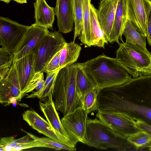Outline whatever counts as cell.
I'll use <instances>...</instances> for the list:
<instances>
[{
    "mask_svg": "<svg viewBox=\"0 0 151 151\" xmlns=\"http://www.w3.org/2000/svg\"><path fill=\"white\" fill-rule=\"evenodd\" d=\"M76 80V92L80 98L85 93L97 86L88 75L81 63H77Z\"/></svg>",
    "mask_w": 151,
    "mask_h": 151,
    "instance_id": "obj_22",
    "label": "cell"
},
{
    "mask_svg": "<svg viewBox=\"0 0 151 151\" xmlns=\"http://www.w3.org/2000/svg\"><path fill=\"white\" fill-rule=\"evenodd\" d=\"M125 37L126 42L137 45L146 50V36L137 29L131 22L127 19L123 32Z\"/></svg>",
    "mask_w": 151,
    "mask_h": 151,
    "instance_id": "obj_23",
    "label": "cell"
},
{
    "mask_svg": "<svg viewBox=\"0 0 151 151\" xmlns=\"http://www.w3.org/2000/svg\"><path fill=\"white\" fill-rule=\"evenodd\" d=\"M151 4V0H147Z\"/></svg>",
    "mask_w": 151,
    "mask_h": 151,
    "instance_id": "obj_38",
    "label": "cell"
},
{
    "mask_svg": "<svg viewBox=\"0 0 151 151\" xmlns=\"http://www.w3.org/2000/svg\"><path fill=\"white\" fill-rule=\"evenodd\" d=\"M91 0H84L83 5V22L79 39L85 45H91L90 19V7Z\"/></svg>",
    "mask_w": 151,
    "mask_h": 151,
    "instance_id": "obj_25",
    "label": "cell"
},
{
    "mask_svg": "<svg viewBox=\"0 0 151 151\" xmlns=\"http://www.w3.org/2000/svg\"><path fill=\"white\" fill-rule=\"evenodd\" d=\"M59 70H57L47 73L43 89L37 98L40 99H44L52 93L56 78Z\"/></svg>",
    "mask_w": 151,
    "mask_h": 151,
    "instance_id": "obj_30",
    "label": "cell"
},
{
    "mask_svg": "<svg viewBox=\"0 0 151 151\" xmlns=\"http://www.w3.org/2000/svg\"><path fill=\"white\" fill-rule=\"evenodd\" d=\"M35 55L30 54L14 62L18 75L21 90L23 94L35 73Z\"/></svg>",
    "mask_w": 151,
    "mask_h": 151,
    "instance_id": "obj_16",
    "label": "cell"
},
{
    "mask_svg": "<svg viewBox=\"0 0 151 151\" xmlns=\"http://www.w3.org/2000/svg\"><path fill=\"white\" fill-rule=\"evenodd\" d=\"M17 3L19 4H23L27 3V0H13Z\"/></svg>",
    "mask_w": 151,
    "mask_h": 151,
    "instance_id": "obj_36",
    "label": "cell"
},
{
    "mask_svg": "<svg viewBox=\"0 0 151 151\" xmlns=\"http://www.w3.org/2000/svg\"><path fill=\"white\" fill-rule=\"evenodd\" d=\"M91 44L92 46L104 48L108 42L106 40L98 20L97 9L91 3L90 5Z\"/></svg>",
    "mask_w": 151,
    "mask_h": 151,
    "instance_id": "obj_20",
    "label": "cell"
},
{
    "mask_svg": "<svg viewBox=\"0 0 151 151\" xmlns=\"http://www.w3.org/2000/svg\"><path fill=\"white\" fill-rule=\"evenodd\" d=\"M81 47L74 41L66 42L60 53V68L68 67L74 63L79 56Z\"/></svg>",
    "mask_w": 151,
    "mask_h": 151,
    "instance_id": "obj_21",
    "label": "cell"
},
{
    "mask_svg": "<svg viewBox=\"0 0 151 151\" xmlns=\"http://www.w3.org/2000/svg\"><path fill=\"white\" fill-rule=\"evenodd\" d=\"M151 10V4L147 0H127V19L146 36L147 21Z\"/></svg>",
    "mask_w": 151,
    "mask_h": 151,
    "instance_id": "obj_12",
    "label": "cell"
},
{
    "mask_svg": "<svg viewBox=\"0 0 151 151\" xmlns=\"http://www.w3.org/2000/svg\"><path fill=\"white\" fill-rule=\"evenodd\" d=\"M14 61V55L2 47L0 49V79L8 72Z\"/></svg>",
    "mask_w": 151,
    "mask_h": 151,
    "instance_id": "obj_28",
    "label": "cell"
},
{
    "mask_svg": "<svg viewBox=\"0 0 151 151\" xmlns=\"http://www.w3.org/2000/svg\"><path fill=\"white\" fill-rule=\"evenodd\" d=\"M23 119L32 128L54 141L68 146L76 147V145L69 138L55 129L50 124L35 111L31 109L24 111Z\"/></svg>",
    "mask_w": 151,
    "mask_h": 151,
    "instance_id": "obj_10",
    "label": "cell"
},
{
    "mask_svg": "<svg viewBox=\"0 0 151 151\" xmlns=\"http://www.w3.org/2000/svg\"><path fill=\"white\" fill-rule=\"evenodd\" d=\"M31 27L0 17V44L2 47L14 53Z\"/></svg>",
    "mask_w": 151,
    "mask_h": 151,
    "instance_id": "obj_7",
    "label": "cell"
},
{
    "mask_svg": "<svg viewBox=\"0 0 151 151\" xmlns=\"http://www.w3.org/2000/svg\"><path fill=\"white\" fill-rule=\"evenodd\" d=\"M45 82L44 72H39L35 73L32 80L24 91V94L25 95L26 93L36 89L35 92L29 95L26 98H30L37 97L43 89Z\"/></svg>",
    "mask_w": 151,
    "mask_h": 151,
    "instance_id": "obj_26",
    "label": "cell"
},
{
    "mask_svg": "<svg viewBox=\"0 0 151 151\" xmlns=\"http://www.w3.org/2000/svg\"><path fill=\"white\" fill-rule=\"evenodd\" d=\"M116 61L133 78L151 75V53L137 45L120 43Z\"/></svg>",
    "mask_w": 151,
    "mask_h": 151,
    "instance_id": "obj_5",
    "label": "cell"
},
{
    "mask_svg": "<svg viewBox=\"0 0 151 151\" xmlns=\"http://www.w3.org/2000/svg\"><path fill=\"white\" fill-rule=\"evenodd\" d=\"M35 22L33 24L48 29H52L55 13L45 0H36L34 3Z\"/></svg>",
    "mask_w": 151,
    "mask_h": 151,
    "instance_id": "obj_19",
    "label": "cell"
},
{
    "mask_svg": "<svg viewBox=\"0 0 151 151\" xmlns=\"http://www.w3.org/2000/svg\"><path fill=\"white\" fill-rule=\"evenodd\" d=\"M98 101L99 110L120 113L151 127V75L103 89Z\"/></svg>",
    "mask_w": 151,
    "mask_h": 151,
    "instance_id": "obj_1",
    "label": "cell"
},
{
    "mask_svg": "<svg viewBox=\"0 0 151 151\" xmlns=\"http://www.w3.org/2000/svg\"><path fill=\"white\" fill-rule=\"evenodd\" d=\"M88 114L79 106L61 120L70 139L76 145L78 142L85 144Z\"/></svg>",
    "mask_w": 151,
    "mask_h": 151,
    "instance_id": "obj_9",
    "label": "cell"
},
{
    "mask_svg": "<svg viewBox=\"0 0 151 151\" xmlns=\"http://www.w3.org/2000/svg\"><path fill=\"white\" fill-rule=\"evenodd\" d=\"M136 122L137 126L142 131L148 133L151 137V127L142 121L137 120ZM146 148H147L149 150L151 151V139L147 145Z\"/></svg>",
    "mask_w": 151,
    "mask_h": 151,
    "instance_id": "obj_34",
    "label": "cell"
},
{
    "mask_svg": "<svg viewBox=\"0 0 151 151\" xmlns=\"http://www.w3.org/2000/svg\"><path fill=\"white\" fill-rule=\"evenodd\" d=\"M85 144L101 150L112 148L124 151L134 147L127 138L97 118L87 119Z\"/></svg>",
    "mask_w": 151,
    "mask_h": 151,
    "instance_id": "obj_4",
    "label": "cell"
},
{
    "mask_svg": "<svg viewBox=\"0 0 151 151\" xmlns=\"http://www.w3.org/2000/svg\"><path fill=\"white\" fill-rule=\"evenodd\" d=\"M127 0H118L111 33L108 42L120 43L123 42V32L127 20Z\"/></svg>",
    "mask_w": 151,
    "mask_h": 151,
    "instance_id": "obj_18",
    "label": "cell"
},
{
    "mask_svg": "<svg viewBox=\"0 0 151 151\" xmlns=\"http://www.w3.org/2000/svg\"><path fill=\"white\" fill-rule=\"evenodd\" d=\"M35 147H45L53 149V147L50 145L38 141L33 139L26 142L18 144L13 148L11 151H21L24 149Z\"/></svg>",
    "mask_w": 151,
    "mask_h": 151,
    "instance_id": "obj_32",
    "label": "cell"
},
{
    "mask_svg": "<svg viewBox=\"0 0 151 151\" xmlns=\"http://www.w3.org/2000/svg\"><path fill=\"white\" fill-rule=\"evenodd\" d=\"M77 63L60 70L52 91V98L57 110L64 116L80 106V98L76 88Z\"/></svg>",
    "mask_w": 151,
    "mask_h": 151,
    "instance_id": "obj_3",
    "label": "cell"
},
{
    "mask_svg": "<svg viewBox=\"0 0 151 151\" xmlns=\"http://www.w3.org/2000/svg\"><path fill=\"white\" fill-rule=\"evenodd\" d=\"M118 0H101L97 9V19L106 40L108 42Z\"/></svg>",
    "mask_w": 151,
    "mask_h": 151,
    "instance_id": "obj_14",
    "label": "cell"
},
{
    "mask_svg": "<svg viewBox=\"0 0 151 151\" xmlns=\"http://www.w3.org/2000/svg\"><path fill=\"white\" fill-rule=\"evenodd\" d=\"M54 11L59 31L64 33L71 32L74 23L73 0H57Z\"/></svg>",
    "mask_w": 151,
    "mask_h": 151,
    "instance_id": "obj_15",
    "label": "cell"
},
{
    "mask_svg": "<svg viewBox=\"0 0 151 151\" xmlns=\"http://www.w3.org/2000/svg\"><path fill=\"white\" fill-rule=\"evenodd\" d=\"M96 116L112 129L127 138L142 131L135 120L120 113L99 110Z\"/></svg>",
    "mask_w": 151,
    "mask_h": 151,
    "instance_id": "obj_8",
    "label": "cell"
},
{
    "mask_svg": "<svg viewBox=\"0 0 151 151\" xmlns=\"http://www.w3.org/2000/svg\"><path fill=\"white\" fill-rule=\"evenodd\" d=\"M151 139L150 135L144 131L139 132L127 138L136 148L137 149L146 148Z\"/></svg>",
    "mask_w": 151,
    "mask_h": 151,
    "instance_id": "obj_29",
    "label": "cell"
},
{
    "mask_svg": "<svg viewBox=\"0 0 151 151\" xmlns=\"http://www.w3.org/2000/svg\"><path fill=\"white\" fill-rule=\"evenodd\" d=\"M1 1H3L7 4L9 3L11 0H0Z\"/></svg>",
    "mask_w": 151,
    "mask_h": 151,
    "instance_id": "obj_37",
    "label": "cell"
},
{
    "mask_svg": "<svg viewBox=\"0 0 151 151\" xmlns=\"http://www.w3.org/2000/svg\"><path fill=\"white\" fill-rule=\"evenodd\" d=\"M50 32L46 28L32 24L14 52V61L37 52L45 36Z\"/></svg>",
    "mask_w": 151,
    "mask_h": 151,
    "instance_id": "obj_11",
    "label": "cell"
},
{
    "mask_svg": "<svg viewBox=\"0 0 151 151\" xmlns=\"http://www.w3.org/2000/svg\"><path fill=\"white\" fill-rule=\"evenodd\" d=\"M81 64L88 75L101 90L124 84L132 79L115 58L104 54Z\"/></svg>",
    "mask_w": 151,
    "mask_h": 151,
    "instance_id": "obj_2",
    "label": "cell"
},
{
    "mask_svg": "<svg viewBox=\"0 0 151 151\" xmlns=\"http://www.w3.org/2000/svg\"><path fill=\"white\" fill-rule=\"evenodd\" d=\"M61 51L58 52L48 62L44 69V72L47 73L56 70H60Z\"/></svg>",
    "mask_w": 151,
    "mask_h": 151,
    "instance_id": "obj_33",
    "label": "cell"
},
{
    "mask_svg": "<svg viewBox=\"0 0 151 151\" xmlns=\"http://www.w3.org/2000/svg\"><path fill=\"white\" fill-rule=\"evenodd\" d=\"M21 130L28 134L30 138L33 139L38 141L49 145L52 146L53 149L56 150H60L61 149L69 151H76V148L68 146L63 144L56 142L49 137H37L32 134L27 132L22 129Z\"/></svg>",
    "mask_w": 151,
    "mask_h": 151,
    "instance_id": "obj_31",
    "label": "cell"
},
{
    "mask_svg": "<svg viewBox=\"0 0 151 151\" xmlns=\"http://www.w3.org/2000/svg\"><path fill=\"white\" fill-rule=\"evenodd\" d=\"M146 37L149 44L151 46V10L149 13L147 21Z\"/></svg>",
    "mask_w": 151,
    "mask_h": 151,
    "instance_id": "obj_35",
    "label": "cell"
},
{
    "mask_svg": "<svg viewBox=\"0 0 151 151\" xmlns=\"http://www.w3.org/2000/svg\"><path fill=\"white\" fill-rule=\"evenodd\" d=\"M84 0H73L75 27L73 41L80 35L83 22V5Z\"/></svg>",
    "mask_w": 151,
    "mask_h": 151,
    "instance_id": "obj_27",
    "label": "cell"
},
{
    "mask_svg": "<svg viewBox=\"0 0 151 151\" xmlns=\"http://www.w3.org/2000/svg\"><path fill=\"white\" fill-rule=\"evenodd\" d=\"M44 98L45 99L44 101L39 102V105L47 122L56 131L70 139L64 128L57 111L52 100V93H50Z\"/></svg>",
    "mask_w": 151,
    "mask_h": 151,
    "instance_id": "obj_17",
    "label": "cell"
},
{
    "mask_svg": "<svg viewBox=\"0 0 151 151\" xmlns=\"http://www.w3.org/2000/svg\"><path fill=\"white\" fill-rule=\"evenodd\" d=\"M25 95L21 91L14 63L6 75L0 79V102L4 106L10 104V99L15 98L21 101Z\"/></svg>",
    "mask_w": 151,
    "mask_h": 151,
    "instance_id": "obj_13",
    "label": "cell"
},
{
    "mask_svg": "<svg viewBox=\"0 0 151 151\" xmlns=\"http://www.w3.org/2000/svg\"><path fill=\"white\" fill-rule=\"evenodd\" d=\"M101 90L97 86L84 93L80 98V106L88 114L99 110L98 96Z\"/></svg>",
    "mask_w": 151,
    "mask_h": 151,
    "instance_id": "obj_24",
    "label": "cell"
},
{
    "mask_svg": "<svg viewBox=\"0 0 151 151\" xmlns=\"http://www.w3.org/2000/svg\"><path fill=\"white\" fill-rule=\"evenodd\" d=\"M67 42L58 31L50 32L44 37L37 53L35 55V73L43 72L49 61L63 48Z\"/></svg>",
    "mask_w": 151,
    "mask_h": 151,
    "instance_id": "obj_6",
    "label": "cell"
}]
</instances>
